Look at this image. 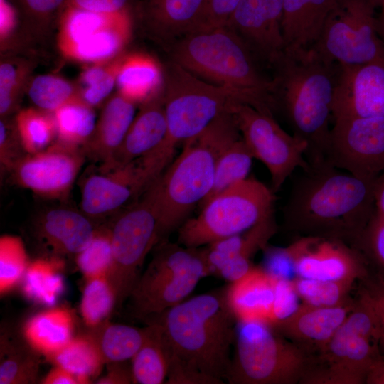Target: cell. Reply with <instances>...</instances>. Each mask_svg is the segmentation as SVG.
<instances>
[{"instance_id": "obj_1", "label": "cell", "mask_w": 384, "mask_h": 384, "mask_svg": "<svg viewBox=\"0 0 384 384\" xmlns=\"http://www.w3.org/2000/svg\"><path fill=\"white\" fill-rule=\"evenodd\" d=\"M377 178H358L327 162L309 165L284 208L286 228L351 245L375 211Z\"/></svg>"}, {"instance_id": "obj_2", "label": "cell", "mask_w": 384, "mask_h": 384, "mask_svg": "<svg viewBox=\"0 0 384 384\" xmlns=\"http://www.w3.org/2000/svg\"><path fill=\"white\" fill-rule=\"evenodd\" d=\"M225 290L196 295L146 319L161 325L169 343V378L226 380L237 321Z\"/></svg>"}, {"instance_id": "obj_3", "label": "cell", "mask_w": 384, "mask_h": 384, "mask_svg": "<svg viewBox=\"0 0 384 384\" xmlns=\"http://www.w3.org/2000/svg\"><path fill=\"white\" fill-rule=\"evenodd\" d=\"M270 67L277 105L284 107L293 134L307 144V162H326L340 65L327 61L311 47H285Z\"/></svg>"}, {"instance_id": "obj_4", "label": "cell", "mask_w": 384, "mask_h": 384, "mask_svg": "<svg viewBox=\"0 0 384 384\" xmlns=\"http://www.w3.org/2000/svg\"><path fill=\"white\" fill-rule=\"evenodd\" d=\"M169 59L196 76L241 95L246 102L272 113L277 105L272 77L259 58L228 26L201 28L163 48Z\"/></svg>"}, {"instance_id": "obj_5", "label": "cell", "mask_w": 384, "mask_h": 384, "mask_svg": "<svg viewBox=\"0 0 384 384\" xmlns=\"http://www.w3.org/2000/svg\"><path fill=\"white\" fill-rule=\"evenodd\" d=\"M240 135L232 111L221 114L186 141L181 154L152 183L160 240L178 229L205 200L219 156Z\"/></svg>"}, {"instance_id": "obj_6", "label": "cell", "mask_w": 384, "mask_h": 384, "mask_svg": "<svg viewBox=\"0 0 384 384\" xmlns=\"http://www.w3.org/2000/svg\"><path fill=\"white\" fill-rule=\"evenodd\" d=\"M162 66L167 132L156 148L140 157L151 182L171 163L178 145L200 134L235 105H248L235 91L209 82L170 59Z\"/></svg>"}, {"instance_id": "obj_7", "label": "cell", "mask_w": 384, "mask_h": 384, "mask_svg": "<svg viewBox=\"0 0 384 384\" xmlns=\"http://www.w3.org/2000/svg\"><path fill=\"white\" fill-rule=\"evenodd\" d=\"M383 353L380 327L370 303L357 294L352 311L324 349L314 355L305 384H363L366 373Z\"/></svg>"}, {"instance_id": "obj_8", "label": "cell", "mask_w": 384, "mask_h": 384, "mask_svg": "<svg viewBox=\"0 0 384 384\" xmlns=\"http://www.w3.org/2000/svg\"><path fill=\"white\" fill-rule=\"evenodd\" d=\"M230 384L299 383L312 355L261 322L237 321Z\"/></svg>"}, {"instance_id": "obj_9", "label": "cell", "mask_w": 384, "mask_h": 384, "mask_svg": "<svg viewBox=\"0 0 384 384\" xmlns=\"http://www.w3.org/2000/svg\"><path fill=\"white\" fill-rule=\"evenodd\" d=\"M274 193L254 178L237 183L201 206L178 229V242L201 247L246 231L273 215Z\"/></svg>"}, {"instance_id": "obj_10", "label": "cell", "mask_w": 384, "mask_h": 384, "mask_svg": "<svg viewBox=\"0 0 384 384\" xmlns=\"http://www.w3.org/2000/svg\"><path fill=\"white\" fill-rule=\"evenodd\" d=\"M129 299L137 316L148 319L186 300L208 276L203 248L161 240Z\"/></svg>"}, {"instance_id": "obj_11", "label": "cell", "mask_w": 384, "mask_h": 384, "mask_svg": "<svg viewBox=\"0 0 384 384\" xmlns=\"http://www.w3.org/2000/svg\"><path fill=\"white\" fill-rule=\"evenodd\" d=\"M110 226L113 262L107 278L115 293L116 306L119 307L129 298L146 257L160 242L151 185Z\"/></svg>"}, {"instance_id": "obj_12", "label": "cell", "mask_w": 384, "mask_h": 384, "mask_svg": "<svg viewBox=\"0 0 384 384\" xmlns=\"http://www.w3.org/2000/svg\"><path fill=\"white\" fill-rule=\"evenodd\" d=\"M374 10L368 0H337L311 48L339 65L384 63V43Z\"/></svg>"}, {"instance_id": "obj_13", "label": "cell", "mask_w": 384, "mask_h": 384, "mask_svg": "<svg viewBox=\"0 0 384 384\" xmlns=\"http://www.w3.org/2000/svg\"><path fill=\"white\" fill-rule=\"evenodd\" d=\"M242 139L254 159L260 161L271 177V189L276 193L297 168L306 170L307 144L290 135L275 121L271 112L247 104L232 108Z\"/></svg>"}, {"instance_id": "obj_14", "label": "cell", "mask_w": 384, "mask_h": 384, "mask_svg": "<svg viewBox=\"0 0 384 384\" xmlns=\"http://www.w3.org/2000/svg\"><path fill=\"white\" fill-rule=\"evenodd\" d=\"M326 162L362 178L384 173V117L334 119Z\"/></svg>"}, {"instance_id": "obj_15", "label": "cell", "mask_w": 384, "mask_h": 384, "mask_svg": "<svg viewBox=\"0 0 384 384\" xmlns=\"http://www.w3.org/2000/svg\"><path fill=\"white\" fill-rule=\"evenodd\" d=\"M287 249L295 277L356 282L370 271L363 254L340 240L302 236Z\"/></svg>"}, {"instance_id": "obj_16", "label": "cell", "mask_w": 384, "mask_h": 384, "mask_svg": "<svg viewBox=\"0 0 384 384\" xmlns=\"http://www.w3.org/2000/svg\"><path fill=\"white\" fill-rule=\"evenodd\" d=\"M85 159L81 148L55 140L46 149L19 160L10 172L11 180L43 198L65 199Z\"/></svg>"}, {"instance_id": "obj_17", "label": "cell", "mask_w": 384, "mask_h": 384, "mask_svg": "<svg viewBox=\"0 0 384 384\" xmlns=\"http://www.w3.org/2000/svg\"><path fill=\"white\" fill-rule=\"evenodd\" d=\"M331 112L334 119L384 117V63L340 65Z\"/></svg>"}, {"instance_id": "obj_18", "label": "cell", "mask_w": 384, "mask_h": 384, "mask_svg": "<svg viewBox=\"0 0 384 384\" xmlns=\"http://www.w3.org/2000/svg\"><path fill=\"white\" fill-rule=\"evenodd\" d=\"M151 186L140 158L87 176L81 186V211L90 218L112 213Z\"/></svg>"}, {"instance_id": "obj_19", "label": "cell", "mask_w": 384, "mask_h": 384, "mask_svg": "<svg viewBox=\"0 0 384 384\" xmlns=\"http://www.w3.org/2000/svg\"><path fill=\"white\" fill-rule=\"evenodd\" d=\"M283 0H240L227 26L237 33L262 63L284 50Z\"/></svg>"}, {"instance_id": "obj_20", "label": "cell", "mask_w": 384, "mask_h": 384, "mask_svg": "<svg viewBox=\"0 0 384 384\" xmlns=\"http://www.w3.org/2000/svg\"><path fill=\"white\" fill-rule=\"evenodd\" d=\"M277 232L274 215L242 233L213 242L203 248L208 275L233 282L254 266L252 256L264 250Z\"/></svg>"}, {"instance_id": "obj_21", "label": "cell", "mask_w": 384, "mask_h": 384, "mask_svg": "<svg viewBox=\"0 0 384 384\" xmlns=\"http://www.w3.org/2000/svg\"><path fill=\"white\" fill-rule=\"evenodd\" d=\"M205 0H143L137 7L139 24L163 48L202 27Z\"/></svg>"}, {"instance_id": "obj_22", "label": "cell", "mask_w": 384, "mask_h": 384, "mask_svg": "<svg viewBox=\"0 0 384 384\" xmlns=\"http://www.w3.org/2000/svg\"><path fill=\"white\" fill-rule=\"evenodd\" d=\"M355 299L335 306L304 303L289 316L271 326L276 331L310 355L321 351L352 311Z\"/></svg>"}, {"instance_id": "obj_23", "label": "cell", "mask_w": 384, "mask_h": 384, "mask_svg": "<svg viewBox=\"0 0 384 384\" xmlns=\"http://www.w3.org/2000/svg\"><path fill=\"white\" fill-rule=\"evenodd\" d=\"M82 211L55 208L44 211L34 223V235L52 256L75 255L84 250L93 238L96 229Z\"/></svg>"}, {"instance_id": "obj_24", "label": "cell", "mask_w": 384, "mask_h": 384, "mask_svg": "<svg viewBox=\"0 0 384 384\" xmlns=\"http://www.w3.org/2000/svg\"><path fill=\"white\" fill-rule=\"evenodd\" d=\"M137 104L117 91L105 103L93 133L81 148L86 158L107 171L136 115Z\"/></svg>"}, {"instance_id": "obj_25", "label": "cell", "mask_w": 384, "mask_h": 384, "mask_svg": "<svg viewBox=\"0 0 384 384\" xmlns=\"http://www.w3.org/2000/svg\"><path fill=\"white\" fill-rule=\"evenodd\" d=\"M277 279L263 267H253L230 282L225 298L237 321L271 324Z\"/></svg>"}, {"instance_id": "obj_26", "label": "cell", "mask_w": 384, "mask_h": 384, "mask_svg": "<svg viewBox=\"0 0 384 384\" xmlns=\"http://www.w3.org/2000/svg\"><path fill=\"white\" fill-rule=\"evenodd\" d=\"M140 105L139 111L136 114L111 166L107 171L146 155L165 138L167 123L162 91Z\"/></svg>"}, {"instance_id": "obj_27", "label": "cell", "mask_w": 384, "mask_h": 384, "mask_svg": "<svg viewBox=\"0 0 384 384\" xmlns=\"http://www.w3.org/2000/svg\"><path fill=\"white\" fill-rule=\"evenodd\" d=\"M336 1L283 0L282 31L285 47L313 46Z\"/></svg>"}, {"instance_id": "obj_28", "label": "cell", "mask_w": 384, "mask_h": 384, "mask_svg": "<svg viewBox=\"0 0 384 384\" xmlns=\"http://www.w3.org/2000/svg\"><path fill=\"white\" fill-rule=\"evenodd\" d=\"M75 317L65 306H55L31 317L24 324L25 341L47 358L55 354L73 338Z\"/></svg>"}, {"instance_id": "obj_29", "label": "cell", "mask_w": 384, "mask_h": 384, "mask_svg": "<svg viewBox=\"0 0 384 384\" xmlns=\"http://www.w3.org/2000/svg\"><path fill=\"white\" fill-rule=\"evenodd\" d=\"M163 66L142 53H125L117 77V92L134 103L142 104L162 91Z\"/></svg>"}, {"instance_id": "obj_30", "label": "cell", "mask_w": 384, "mask_h": 384, "mask_svg": "<svg viewBox=\"0 0 384 384\" xmlns=\"http://www.w3.org/2000/svg\"><path fill=\"white\" fill-rule=\"evenodd\" d=\"M132 28L129 9L122 11L111 23L77 43L63 55L82 63L108 61L124 53Z\"/></svg>"}, {"instance_id": "obj_31", "label": "cell", "mask_w": 384, "mask_h": 384, "mask_svg": "<svg viewBox=\"0 0 384 384\" xmlns=\"http://www.w3.org/2000/svg\"><path fill=\"white\" fill-rule=\"evenodd\" d=\"M144 341L131 359L133 383H165L169 368L171 349L161 325L148 321Z\"/></svg>"}, {"instance_id": "obj_32", "label": "cell", "mask_w": 384, "mask_h": 384, "mask_svg": "<svg viewBox=\"0 0 384 384\" xmlns=\"http://www.w3.org/2000/svg\"><path fill=\"white\" fill-rule=\"evenodd\" d=\"M61 257L43 256L30 262L21 280L25 297L38 304L53 306L64 290Z\"/></svg>"}, {"instance_id": "obj_33", "label": "cell", "mask_w": 384, "mask_h": 384, "mask_svg": "<svg viewBox=\"0 0 384 384\" xmlns=\"http://www.w3.org/2000/svg\"><path fill=\"white\" fill-rule=\"evenodd\" d=\"M89 329L87 334L96 343L105 364L131 360L146 335V326L138 328L107 320Z\"/></svg>"}, {"instance_id": "obj_34", "label": "cell", "mask_w": 384, "mask_h": 384, "mask_svg": "<svg viewBox=\"0 0 384 384\" xmlns=\"http://www.w3.org/2000/svg\"><path fill=\"white\" fill-rule=\"evenodd\" d=\"M48 359L75 375L80 384L90 383L105 364L96 343L87 333L73 336L65 346Z\"/></svg>"}, {"instance_id": "obj_35", "label": "cell", "mask_w": 384, "mask_h": 384, "mask_svg": "<svg viewBox=\"0 0 384 384\" xmlns=\"http://www.w3.org/2000/svg\"><path fill=\"white\" fill-rule=\"evenodd\" d=\"M57 128V141L82 148L92 136L96 125L94 108L81 98L70 101L53 112Z\"/></svg>"}, {"instance_id": "obj_36", "label": "cell", "mask_w": 384, "mask_h": 384, "mask_svg": "<svg viewBox=\"0 0 384 384\" xmlns=\"http://www.w3.org/2000/svg\"><path fill=\"white\" fill-rule=\"evenodd\" d=\"M14 121L27 154L44 150L57 139V128L52 112L36 107H27L20 110Z\"/></svg>"}, {"instance_id": "obj_37", "label": "cell", "mask_w": 384, "mask_h": 384, "mask_svg": "<svg viewBox=\"0 0 384 384\" xmlns=\"http://www.w3.org/2000/svg\"><path fill=\"white\" fill-rule=\"evenodd\" d=\"M1 341L0 384L36 383L39 370L38 353L26 342Z\"/></svg>"}, {"instance_id": "obj_38", "label": "cell", "mask_w": 384, "mask_h": 384, "mask_svg": "<svg viewBox=\"0 0 384 384\" xmlns=\"http://www.w3.org/2000/svg\"><path fill=\"white\" fill-rule=\"evenodd\" d=\"M253 159L242 137L230 144L217 161L212 188L201 206L233 185L246 179Z\"/></svg>"}, {"instance_id": "obj_39", "label": "cell", "mask_w": 384, "mask_h": 384, "mask_svg": "<svg viewBox=\"0 0 384 384\" xmlns=\"http://www.w3.org/2000/svg\"><path fill=\"white\" fill-rule=\"evenodd\" d=\"M34 63L26 58L4 57L0 63V116L9 117L18 108L31 78Z\"/></svg>"}, {"instance_id": "obj_40", "label": "cell", "mask_w": 384, "mask_h": 384, "mask_svg": "<svg viewBox=\"0 0 384 384\" xmlns=\"http://www.w3.org/2000/svg\"><path fill=\"white\" fill-rule=\"evenodd\" d=\"M26 91L34 107L52 113L65 104L81 98L78 85L52 74L31 78Z\"/></svg>"}, {"instance_id": "obj_41", "label": "cell", "mask_w": 384, "mask_h": 384, "mask_svg": "<svg viewBox=\"0 0 384 384\" xmlns=\"http://www.w3.org/2000/svg\"><path fill=\"white\" fill-rule=\"evenodd\" d=\"M125 53L108 61L92 63L79 77L81 99L93 108L110 97L116 86L117 77Z\"/></svg>"}, {"instance_id": "obj_42", "label": "cell", "mask_w": 384, "mask_h": 384, "mask_svg": "<svg viewBox=\"0 0 384 384\" xmlns=\"http://www.w3.org/2000/svg\"><path fill=\"white\" fill-rule=\"evenodd\" d=\"M115 306V293L107 276L86 279L80 309L88 329L105 321Z\"/></svg>"}, {"instance_id": "obj_43", "label": "cell", "mask_w": 384, "mask_h": 384, "mask_svg": "<svg viewBox=\"0 0 384 384\" xmlns=\"http://www.w3.org/2000/svg\"><path fill=\"white\" fill-rule=\"evenodd\" d=\"M294 289L303 303L330 307L341 305L351 299L349 293L356 283L351 281H330L294 277Z\"/></svg>"}, {"instance_id": "obj_44", "label": "cell", "mask_w": 384, "mask_h": 384, "mask_svg": "<svg viewBox=\"0 0 384 384\" xmlns=\"http://www.w3.org/2000/svg\"><path fill=\"white\" fill-rule=\"evenodd\" d=\"M75 262L86 279L108 276L113 262L110 225L97 228L89 245L75 255Z\"/></svg>"}, {"instance_id": "obj_45", "label": "cell", "mask_w": 384, "mask_h": 384, "mask_svg": "<svg viewBox=\"0 0 384 384\" xmlns=\"http://www.w3.org/2000/svg\"><path fill=\"white\" fill-rule=\"evenodd\" d=\"M23 240L16 235L0 238V293L9 292L21 282L29 265Z\"/></svg>"}, {"instance_id": "obj_46", "label": "cell", "mask_w": 384, "mask_h": 384, "mask_svg": "<svg viewBox=\"0 0 384 384\" xmlns=\"http://www.w3.org/2000/svg\"><path fill=\"white\" fill-rule=\"evenodd\" d=\"M351 245L363 254L372 269L384 273V217L375 211Z\"/></svg>"}, {"instance_id": "obj_47", "label": "cell", "mask_w": 384, "mask_h": 384, "mask_svg": "<svg viewBox=\"0 0 384 384\" xmlns=\"http://www.w3.org/2000/svg\"><path fill=\"white\" fill-rule=\"evenodd\" d=\"M24 23L34 34L45 33L56 14H59L65 0H18Z\"/></svg>"}, {"instance_id": "obj_48", "label": "cell", "mask_w": 384, "mask_h": 384, "mask_svg": "<svg viewBox=\"0 0 384 384\" xmlns=\"http://www.w3.org/2000/svg\"><path fill=\"white\" fill-rule=\"evenodd\" d=\"M26 154L21 143L14 119L0 120V167L1 174L11 172Z\"/></svg>"}, {"instance_id": "obj_49", "label": "cell", "mask_w": 384, "mask_h": 384, "mask_svg": "<svg viewBox=\"0 0 384 384\" xmlns=\"http://www.w3.org/2000/svg\"><path fill=\"white\" fill-rule=\"evenodd\" d=\"M358 294L371 305L379 323L380 347L384 354V273L370 269L364 279L358 282Z\"/></svg>"}, {"instance_id": "obj_50", "label": "cell", "mask_w": 384, "mask_h": 384, "mask_svg": "<svg viewBox=\"0 0 384 384\" xmlns=\"http://www.w3.org/2000/svg\"><path fill=\"white\" fill-rule=\"evenodd\" d=\"M295 292L291 279L277 277L273 308L272 321L270 326L282 321L291 315L297 308Z\"/></svg>"}, {"instance_id": "obj_51", "label": "cell", "mask_w": 384, "mask_h": 384, "mask_svg": "<svg viewBox=\"0 0 384 384\" xmlns=\"http://www.w3.org/2000/svg\"><path fill=\"white\" fill-rule=\"evenodd\" d=\"M239 1L240 0H205L201 28L227 26Z\"/></svg>"}, {"instance_id": "obj_52", "label": "cell", "mask_w": 384, "mask_h": 384, "mask_svg": "<svg viewBox=\"0 0 384 384\" xmlns=\"http://www.w3.org/2000/svg\"><path fill=\"white\" fill-rule=\"evenodd\" d=\"M131 2L132 0H65L63 8L110 14L129 10Z\"/></svg>"}, {"instance_id": "obj_53", "label": "cell", "mask_w": 384, "mask_h": 384, "mask_svg": "<svg viewBox=\"0 0 384 384\" xmlns=\"http://www.w3.org/2000/svg\"><path fill=\"white\" fill-rule=\"evenodd\" d=\"M107 373L99 378L96 383L100 384H130L133 383L131 366L126 361L107 363Z\"/></svg>"}, {"instance_id": "obj_54", "label": "cell", "mask_w": 384, "mask_h": 384, "mask_svg": "<svg viewBox=\"0 0 384 384\" xmlns=\"http://www.w3.org/2000/svg\"><path fill=\"white\" fill-rule=\"evenodd\" d=\"M15 27V18L13 10L6 0H1V49L9 46Z\"/></svg>"}, {"instance_id": "obj_55", "label": "cell", "mask_w": 384, "mask_h": 384, "mask_svg": "<svg viewBox=\"0 0 384 384\" xmlns=\"http://www.w3.org/2000/svg\"><path fill=\"white\" fill-rule=\"evenodd\" d=\"M43 384H80L78 378L64 368L54 367L42 379Z\"/></svg>"}, {"instance_id": "obj_56", "label": "cell", "mask_w": 384, "mask_h": 384, "mask_svg": "<svg viewBox=\"0 0 384 384\" xmlns=\"http://www.w3.org/2000/svg\"><path fill=\"white\" fill-rule=\"evenodd\" d=\"M366 384H384V354L376 359L369 368Z\"/></svg>"}, {"instance_id": "obj_57", "label": "cell", "mask_w": 384, "mask_h": 384, "mask_svg": "<svg viewBox=\"0 0 384 384\" xmlns=\"http://www.w3.org/2000/svg\"><path fill=\"white\" fill-rule=\"evenodd\" d=\"M375 203V211L384 217V173L377 178Z\"/></svg>"}, {"instance_id": "obj_58", "label": "cell", "mask_w": 384, "mask_h": 384, "mask_svg": "<svg viewBox=\"0 0 384 384\" xmlns=\"http://www.w3.org/2000/svg\"><path fill=\"white\" fill-rule=\"evenodd\" d=\"M378 33L384 43V15L380 16L377 18Z\"/></svg>"}, {"instance_id": "obj_59", "label": "cell", "mask_w": 384, "mask_h": 384, "mask_svg": "<svg viewBox=\"0 0 384 384\" xmlns=\"http://www.w3.org/2000/svg\"><path fill=\"white\" fill-rule=\"evenodd\" d=\"M370 4L374 8H380L381 14L384 15V0H368Z\"/></svg>"}]
</instances>
